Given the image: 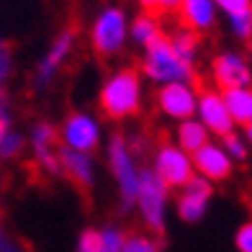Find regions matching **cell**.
I'll return each mask as SVG.
<instances>
[{
  "label": "cell",
  "instance_id": "6da1fadb",
  "mask_svg": "<svg viewBox=\"0 0 252 252\" xmlns=\"http://www.w3.org/2000/svg\"><path fill=\"white\" fill-rule=\"evenodd\" d=\"M139 70L134 64L121 67V70L108 77V83L103 85L98 106L100 113L108 121H126L136 116L142 111V98H139Z\"/></svg>",
  "mask_w": 252,
  "mask_h": 252
},
{
  "label": "cell",
  "instance_id": "7a4b0ae2",
  "mask_svg": "<svg viewBox=\"0 0 252 252\" xmlns=\"http://www.w3.org/2000/svg\"><path fill=\"white\" fill-rule=\"evenodd\" d=\"M142 70L152 80H159V83H186V80L196 77L193 62L183 60L175 52V47L170 44V36L165 31H159L147 44V60L142 62Z\"/></svg>",
  "mask_w": 252,
  "mask_h": 252
},
{
  "label": "cell",
  "instance_id": "3957f363",
  "mask_svg": "<svg viewBox=\"0 0 252 252\" xmlns=\"http://www.w3.org/2000/svg\"><path fill=\"white\" fill-rule=\"evenodd\" d=\"M157 178L162 180L165 188H183L193 178V162L188 155L167 142V134L157 131Z\"/></svg>",
  "mask_w": 252,
  "mask_h": 252
},
{
  "label": "cell",
  "instance_id": "277c9868",
  "mask_svg": "<svg viewBox=\"0 0 252 252\" xmlns=\"http://www.w3.org/2000/svg\"><path fill=\"white\" fill-rule=\"evenodd\" d=\"M165 196H167V188L162 186V180L157 178V173L144 170L139 175L136 201H139L144 224L150 226L157 237H162V232H165Z\"/></svg>",
  "mask_w": 252,
  "mask_h": 252
},
{
  "label": "cell",
  "instance_id": "5b68a950",
  "mask_svg": "<svg viewBox=\"0 0 252 252\" xmlns=\"http://www.w3.org/2000/svg\"><path fill=\"white\" fill-rule=\"evenodd\" d=\"M33 162H36L44 175L47 178H62V131L57 129L54 124L49 121H41L36 124V129H33Z\"/></svg>",
  "mask_w": 252,
  "mask_h": 252
},
{
  "label": "cell",
  "instance_id": "8992f818",
  "mask_svg": "<svg viewBox=\"0 0 252 252\" xmlns=\"http://www.w3.org/2000/svg\"><path fill=\"white\" fill-rule=\"evenodd\" d=\"M111 167H113V175L119 180V188H121V198L124 206H129L136 201V190H139V173L134 167V159L129 155V144L121 134H113L111 139Z\"/></svg>",
  "mask_w": 252,
  "mask_h": 252
},
{
  "label": "cell",
  "instance_id": "52a82bcc",
  "mask_svg": "<svg viewBox=\"0 0 252 252\" xmlns=\"http://www.w3.org/2000/svg\"><path fill=\"white\" fill-rule=\"evenodd\" d=\"M193 83H196V88H198L196 93H198V111H201L203 126L211 129V131H216L219 136L232 134L234 121H232V116H229V111H226L224 98L216 93V90H211L209 85H203V80L198 75L193 77Z\"/></svg>",
  "mask_w": 252,
  "mask_h": 252
},
{
  "label": "cell",
  "instance_id": "ba28073f",
  "mask_svg": "<svg viewBox=\"0 0 252 252\" xmlns=\"http://www.w3.org/2000/svg\"><path fill=\"white\" fill-rule=\"evenodd\" d=\"M124 13L119 8H108L98 21H95V29H93V49L100 60L106 57H113L121 44H124Z\"/></svg>",
  "mask_w": 252,
  "mask_h": 252
},
{
  "label": "cell",
  "instance_id": "9c48e42d",
  "mask_svg": "<svg viewBox=\"0 0 252 252\" xmlns=\"http://www.w3.org/2000/svg\"><path fill=\"white\" fill-rule=\"evenodd\" d=\"M60 162H62V178L77 190V196L85 201V206H90V196H93V165H90L88 155L62 150Z\"/></svg>",
  "mask_w": 252,
  "mask_h": 252
},
{
  "label": "cell",
  "instance_id": "30bf717a",
  "mask_svg": "<svg viewBox=\"0 0 252 252\" xmlns=\"http://www.w3.org/2000/svg\"><path fill=\"white\" fill-rule=\"evenodd\" d=\"M211 75L216 80V85L221 90H232V88H247L252 83L250 67L239 54H219L211 62Z\"/></svg>",
  "mask_w": 252,
  "mask_h": 252
},
{
  "label": "cell",
  "instance_id": "8fae6325",
  "mask_svg": "<svg viewBox=\"0 0 252 252\" xmlns=\"http://www.w3.org/2000/svg\"><path fill=\"white\" fill-rule=\"evenodd\" d=\"M77 31H80L77 21H70V24H67V26L62 29V33H60V36H57V41L52 44V49H49V54H47V60H44V62L39 64L36 85H47L49 80L54 77V72L62 67V62L67 60V54H70V52H72V47H75Z\"/></svg>",
  "mask_w": 252,
  "mask_h": 252
},
{
  "label": "cell",
  "instance_id": "7c38bea8",
  "mask_svg": "<svg viewBox=\"0 0 252 252\" xmlns=\"http://www.w3.org/2000/svg\"><path fill=\"white\" fill-rule=\"evenodd\" d=\"M62 136L75 152L90 155L98 150V129L93 119H88L85 113H67L64 126H62Z\"/></svg>",
  "mask_w": 252,
  "mask_h": 252
},
{
  "label": "cell",
  "instance_id": "4fadbf2b",
  "mask_svg": "<svg viewBox=\"0 0 252 252\" xmlns=\"http://www.w3.org/2000/svg\"><path fill=\"white\" fill-rule=\"evenodd\" d=\"M157 103L167 116H175L183 121L196 113V93L186 83H167L165 88H159Z\"/></svg>",
  "mask_w": 252,
  "mask_h": 252
},
{
  "label": "cell",
  "instance_id": "5bb4252c",
  "mask_svg": "<svg viewBox=\"0 0 252 252\" xmlns=\"http://www.w3.org/2000/svg\"><path fill=\"white\" fill-rule=\"evenodd\" d=\"M209 198H211V186H209V180L193 175L188 186H183V193H180V198H178L180 219H186V221H198L201 216L206 214Z\"/></svg>",
  "mask_w": 252,
  "mask_h": 252
},
{
  "label": "cell",
  "instance_id": "9a60e30c",
  "mask_svg": "<svg viewBox=\"0 0 252 252\" xmlns=\"http://www.w3.org/2000/svg\"><path fill=\"white\" fill-rule=\"evenodd\" d=\"M193 162H196L198 173L206 180H224L232 173V159H229V155L216 144H203L201 150L193 155Z\"/></svg>",
  "mask_w": 252,
  "mask_h": 252
},
{
  "label": "cell",
  "instance_id": "2e32d148",
  "mask_svg": "<svg viewBox=\"0 0 252 252\" xmlns=\"http://www.w3.org/2000/svg\"><path fill=\"white\" fill-rule=\"evenodd\" d=\"M214 24V5L211 0H183L178 10V26L190 31H206Z\"/></svg>",
  "mask_w": 252,
  "mask_h": 252
},
{
  "label": "cell",
  "instance_id": "e0dca14e",
  "mask_svg": "<svg viewBox=\"0 0 252 252\" xmlns=\"http://www.w3.org/2000/svg\"><path fill=\"white\" fill-rule=\"evenodd\" d=\"M221 98H224L226 111H229V116H232L234 124H242V126L252 124V90L250 88L224 90Z\"/></svg>",
  "mask_w": 252,
  "mask_h": 252
},
{
  "label": "cell",
  "instance_id": "ac0fdd59",
  "mask_svg": "<svg viewBox=\"0 0 252 252\" xmlns=\"http://www.w3.org/2000/svg\"><path fill=\"white\" fill-rule=\"evenodd\" d=\"M178 142H180V147L186 152L196 155L203 144H209V131H206L203 124L186 119V121L180 124V129H178Z\"/></svg>",
  "mask_w": 252,
  "mask_h": 252
},
{
  "label": "cell",
  "instance_id": "d6986e66",
  "mask_svg": "<svg viewBox=\"0 0 252 252\" xmlns=\"http://www.w3.org/2000/svg\"><path fill=\"white\" fill-rule=\"evenodd\" d=\"M139 3H142V8H144V16L155 18L157 24H159L162 18L178 16L183 0H139Z\"/></svg>",
  "mask_w": 252,
  "mask_h": 252
},
{
  "label": "cell",
  "instance_id": "ffe728a7",
  "mask_svg": "<svg viewBox=\"0 0 252 252\" xmlns=\"http://www.w3.org/2000/svg\"><path fill=\"white\" fill-rule=\"evenodd\" d=\"M162 242L152 239L142 232H124V247L121 252H159Z\"/></svg>",
  "mask_w": 252,
  "mask_h": 252
},
{
  "label": "cell",
  "instance_id": "44dd1931",
  "mask_svg": "<svg viewBox=\"0 0 252 252\" xmlns=\"http://www.w3.org/2000/svg\"><path fill=\"white\" fill-rule=\"evenodd\" d=\"M131 31H134V39L139 41V44H144V47H147V44H150V41H152V39L157 36V33L162 31V26H159L155 18H150V16H139V18L134 21Z\"/></svg>",
  "mask_w": 252,
  "mask_h": 252
},
{
  "label": "cell",
  "instance_id": "7402d4cb",
  "mask_svg": "<svg viewBox=\"0 0 252 252\" xmlns=\"http://www.w3.org/2000/svg\"><path fill=\"white\" fill-rule=\"evenodd\" d=\"M24 152V136L16 134L13 129H8L0 136V159H13Z\"/></svg>",
  "mask_w": 252,
  "mask_h": 252
},
{
  "label": "cell",
  "instance_id": "603a6c76",
  "mask_svg": "<svg viewBox=\"0 0 252 252\" xmlns=\"http://www.w3.org/2000/svg\"><path fill=\"white\" fill-rule=\"evenodd\" d=\"M77 252H111V250L106 245V239H103V232H98V229H85L80 234Z\"/></svg>",
  "mask_w": 252,
  "mask_h": 252
},
{
  "label": "cell",
  "instance_id": "cb8c5ba5",
  "mask_svg": "<svg viewBox=\"0 0 252 252\" xmlns=\"http://www.w3.org/2000/svg\"><path fill=\"white\" fill-rule=\"evenodd\" d=\"M13 70V44L0 39V93L5 90V83Z\"/></svg>",
  "mask_w": 252,
  "mask_h": 252
},
{
  "label": "cell",
  "instance_id": "d4e9b609",
  "mask_svg": "<svg viewBox=\"0 0 252 252\" xmlns=\"http://www.w3.org/2000/svg\"><path fill=\"white\" fill-rule=\"evenodd\" d=\"M216 3H219L232 18L245 16V13H250V10H252V0H216Z\"/></svg>",
  "mask_w": 252,
  "mask_h": 252
},
{
  "label": "cell",
  "instance_id": "484cf974",
  "mask_svg": "<svg viewBox=\"0 0 252 252\" xmlns=\"http://www.w3.org/2000/svg\"><path fill=\"white\" fill-rule=\"evenodd\" d=\"M224 139V147H226V152L232 155V157H237V159H245V155H247V150H245V144H242V139L232 131V134H226V136H221Z\"/></svg>",
  "mask_w": 252,
  "mask_h": 252
},
{
  "label": "cell",
  "instance_id": "4316f807",
  "mask_svg": "<svg viewBox=\"0 0 252 252\" xmlns=\"http://www.w3.org/2000/svg\"><path fill=\"white\" fill-rule=\"evenodd\" d=\"M232 26L237 31V36H242V39H252V10L245 16H237L232 18Z\"/></svg>",
  "mask_w": 252,
  "mask_h": 252
},
{
  "label": "cell",
  "instance_id": "83f0119b",
  "mask_svg": "<svg viewBox=\"0 0 252 252\" xmlns=\"http://www.w3.org/2000/svg\"><path fill=\"white\" fill-rule=\"evenodd\" d=\"M237 247H239V252H252V221L239 226V232H237Z\"/></svg>",
  "mask_w": 252,
  "mask_h": 252
},
{
  "label": "cell",
  "instance_id": "f1b7e54d",
  "mask_svg": "<svg viewBox=\"0 0 252 252\" xmlns=\"http://www.w3.org/2000/svg\"><path fill=\"white\" fill-rule=\"evenodd\" d=\"M10 129V119H8V103H5V90L0 93V136Z\"/></svg>",
  "mask_w": 252,
  "mask_h": 252
},
{
  "label": "cell",
  "instance_id": "f546056e",
  "mask_svg": "<svg viewBox=\"0 0 252 252\" xmlns=\"http://www.w3.org/2000/svg\"><path fill=\"white\" fill-rule=\"evenodd\" d=\"M0 252H24V250H21V245H18V242H13V239L0 237Z\"/></svg>",
  "mask_w": 252,
  "mask_h": 252
},
{
  "label": "cell",
  "instance_id": "4dcf8cb0",
  "mask_svg": "<svg viewBox=\"0 0 252 252\" xmlns=\"http://www.w3.org/2000/svg\"><path fill=\"white\" fill-rule=\"evenodd\" d=\"M247 136H250V142H252V124L247 126Z\"/></svg>",
  "mask_w": 252,
  "mask_h": 252
},
{
  "label": "cell",
  "instance_id": "1f68e13d",
  "mask_svg": "<svg viewBox=\"0 0 252 252\" xmlns=\"http://www.w3.org/2000/svg\"><path fill=\"white\" fill-rule=\"evenodd\" d=\"M250 52H252V41H250Z\"/></svg>",
  "mask_w": 252,
  "mask_h": 252
},
{
  "label": "cell",
  "instance_id": "d6a6232c",
  "mask_svg": "<svg viewBox=\"0 0 252 252\" xmlns=\"http://www.w3.org/2000/svg\"><path fill=\"white\" fill-rule=\"evenodd\" d=\"M0 221H3V214H0Z\"/></svg>",
  "mask_w": 252,
  "mask_h": 252
}]
</instances>
